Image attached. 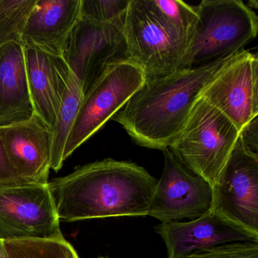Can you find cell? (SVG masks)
<instances>
[{"label": "cell", "instance_id": "cell-1", "mask_svg": "<svg viewBox=\"0 0 258 258\" xmlns=\"http://www.w3.org/2000/svg\"><path fill=\"white\" fill-rule=\"evenodd\" d=\"M158 179L135 163L106 158L48 182L60 220L146 217Z\"/></svg>", "mask_w": 258, "mask_h": 258}, {"label": "cell", "instance_id": "cell-2", "mask_svg": "<svg viewBox=\"0 0 258 258\" xmlns=\"http://www.w3.org/2000/svg\"><path fill=\"white\" fill-rule=\"evenodd\" d=\"M235 55L146 79L113 119L140 146L169 149L208 83Z\"/></svg>", "mask_w": 258, "mask_h": 258}, {"label": "cell", "instance_id": "cell-3", "mask_svg": "<svg viewBox=\"0 0 258 258\" xmlns=\"http://www.w3.org/2000/svg\"><path fill=\"white\" fill-rule=\"evenodd\" d=\"M179 69L200 67L242 50L256 37L258 18L241 0H203Z\"/></svg>", "mask_w": 258, "mask_h": 258}, {"label": "cell", "instance_id": "cell-4", "mask_svg": "<svg viewBox=\"0 0 258 258\" xmlns=\"http://www.w3.org/2000/svg\"><path fill=\"white\" fill-rule=\"evenodd\" d=\"M239 134L227 117L201 97L168 149L187 169L213 187Z\"/></svg>", "mask_w": 258, "mask_h": 258}, {"label": "cell", "instance_id": "cell-5", "mask_svg": "<svg viewBox=\"0 0 258 258\" xmlns=\"http://www.w3.org/2000/svg\"><path fill=\"white\" fill-rule=\"evenodd\" d=\"M125 14L108 23L80 19L71 32L61 58L81 83L84 96L110 69L131 61Z\"/></svg>", "mask_w": 258, "mask_h": 258}, {"label": "cell", "instance_id": "cell-6", "mask_svg": "<svg viewBox=\"0 0 258 258\" xmlns=\"http://www.w3.org/2000/svg\"><path fill=\"white\" fill-rule=\"evenodd\" d=\"M124 33L131 61L143 69L146 79L179 70L188 41L158 19L145 0H131Z\"/></svg>", "mask_w": 258, "mask_h": 258}, {"label": "cell", "instance_id": "cell-7", "mask_svg": "<svg viewBox=\"0 0 258 258\" xmlns=\"http://www.w3.org/2000/svg\"><path fill=\"white\" fill-rule=\"evenodd\" d=\"M146 80L143 69L131 61L107 72L84 96L66 142L64 161L113 118Z\"/></svg>", "mask_w": 258, "mask_h": 258}, {"label": "cell", "instance_id": "cell-8", "mask_svg": "<svg viewBox=\"0 0 258 258\" xmlns=\"http://www.w3.org/2000/svg\"><path fill=\"white\" fill-rule=\"evenodd\" d=\"M62 236L48 184L24 182L0 188L1 239H47Z\"/></svg>", "mask_w": 258, "mask_h": 258}, {"label": "cell", "instance_id": "cell-9", "mask_svg": "<svg viewBox=\"0 0 258 258\" xmlns=\"http://www.w3.org/2000/svg\"><path fill=\"white\" fill-rule=\"evenodd\" d=\"M211 210L258 235V154L240 137L213 186Z\"/></svg>", "mask_w": 258, "mask_h": 258}, {"label": "cell", "instance_id": "cell-10", "mask_svg": "<svg viewBox=\"0 0 258 258\" xmlns=\"http://www.w3.org/2000/svg\"><path fill=\"white\" fill-rule=\"evenodd\" d=\"M164 170L158 179L149 216L161 223L198 218L211 209L213 187L187 169L170 149L163 150Z\"/></svg>", "mask_w": 258, "mask_h": 258}, {"label": "cell", "instance_id": "cell-11", "mask_svg": "<svg viewBox=\"0 0 258 258\" xmlns=\"http://www.w3.org/2000/svg\"><path fill=\"white\" fill-rule=\"evenodd\" d=\"M201 97L239 131L258 116V58L241 50L208 83Z\"/></svg>", "mask_w": 258, "mask_h": 258}, {"label": "cell", "instance_id": "cell-12", "mask_svg": "<svg viewBox=\"0 0 258 258\" xmlns=\"http://www.w3.org/2000/svg\"><path fill=\"white\" fill-rule=\"evenodd\" d=\"M155 230L165 243L168 258L182 257L229 243L258 242V235L211 209L190 221L159 223Z\"/></svg>", "mask_w": 258, "mask_h": 258}, {"label": "cell", "instance_id": "cell-13", "mask_svg": "<svg viewBox=\"0 0 258 258\" xmlns=\"http://www.w3.org/2000/svg\"><path fill=\"white\" fill-rule=\"evenodd\" d=\"M7 158L22 181L48 184L51 170L52 132L34 114L30 120L0 127Z\"/></svg>", "mask_w": 258, "mask_h": 258}, {"label": "cell", "instance_id": "cell-14", "mask_svg": "<svg viewBox=\"0 0 258 258\" xmlns=\"http://www.w3.org/2000/svg\"><path fill=\"white\" fill-rule=\"evenodd\" d=\"M81 0H37L22 35L23 45L61 57L66 41L81 19Z\"/></svg>", "mask_w": 258, "mask_h": 258}, {"label": "cell", "instance_id": "cell-15", "mask_svg": "<svg viewBox=\"0 0 258 258\" xmlns=\"http://www.w3.org/2000/svg\"><path fill=\"white\" fill-rule=\"evenodd\" d=\"M35 114L27 79L23 44L0 46V127L30 120Z\"/></svg>", "mask_w": 258, "mask_h": 258}, {"label": "cell", "instance_id": "cell-16", "mask_svg": "<svg viewBox=\"0 0 258 258\" xmlns=\"http://www.w3.org/2000/svg\"><path fill=\"white\" fill-rule=\"evenodd\" d=\"M27 79L34 112L52 132L59 111L58 81L52 55L23 45Z\"/></svg>", "mask_w": 258, "mask_h": 258}, {"label": "cell", "instance_id": "cell-17", "mask_svg": "<svg viewBox=\"0 0 258 258\" xmlns=\"http://www.w3.org/2000/svg\"><path fill=\"white\" fill-rule=\"evenodd\" d=\"M58 81L59 111L52 130L51 169L58 171L64 164L63 153L68 137L84 98L82 85L61 57L53 56Z\"/></svg>", "mask_w": 258, "mask_h": 258}, {"label": "cell", "instance_id": "cell-18", "mask_svg": "<svg viewBox=\"0 0 258 258\" xmlns=\"http://www.w3.org/2000/svg\"><path fill=\"white\" fill-rule=\"evenodd\" d=\"M8 258H80L64 238L4 240Z\"/></svg>", "mask_w": 258, "mask_h": 258}, {"label": "cell", "instance_id": "cell-19", "mask_svg": "<svg viewBox=\"0 0 258 258\" xmlns=\"http://www.w3.org/2000/svg\"><path fill=\"white\" fill-rule=\"evenodd\" d=\"M148 8L189 43L198 22L196 7L180 0H145Z\"/></svg>", "mask_w": 258, "mask_h": 258}, {"label": "cell", "instance_id": "cell-20", "mask_svg": "<svg viewBox=\"0 0 258 258\" xmlns=\"http://www.w3.org/2000/svg\"><path fill=\"white\" fill-rule=\"evenodd\" d=\"M37 0H0V46L22 43V35Z\"/></svg>", "mask_w": 258, "mask_h": 258}, {"label": "cell", "instance_id": "cell-21", "mask_svg": "<svg viewBox=\"0 0 258 258\" xmlns=\"http://www.w3.org/2000/svg\"><path fill=\"white\" fill-rule=\"evenodd\" d=\"M131 0H81V19L108 23L122 17Z\"/></svg>", "mask_w": 258, "mask_h": 258}, {"label": "cell", "instance_id": "cell-22", "mask_svg": "<svg viewBox=\"0 0 258 258\" xmlns=\"http://www.w3.org/2000/svg\"><path fill=\"white\" fill-rule=\"evenodd\" d=\"M179 258H258V242L229 243Z\"/></svg>", "mask_w": 258, "mask_h": 258}, {"label": "cell", "instance_id": "cell-23", "mask_svg": "<svg viewBox=\"0 0 258 258\" xmlns=\"http://www.w3.org/2000/svg\"><path fill=\"white\" fill-rule=\"evenodd\" d=\"M24 182H25L18 176L10 164L0 137V188Z\"/></svg>", "mask_w": 258, "mask_h": 258}, {"label": "cell", "instance_id": "cell-24", "mask_svg": "<svg viewBox=\"0 0 258 258\" xmlns=\"http://www.w3.org/2000/svg\"><path fill=\"white\" fill-rule=\"evenodd\" d=\"M239 137L246 146L254 153L258 152L257 117L252 119L240 131Z\"/></svg>", "mask_w": 258, "mask_h": 258}, {"label": "cell", "instance_id": "cell-25", "mask_svg": "<svg viewBox=\"0 0 258 258\" xmlns=\"http://www.w3.org/2000/svg\"><path fill=\"white\" fill-rule=\"evenodd\" d=\"M0 258H8L7 257L5 247H4V240L1 239V238H0Z\"/></svg>", "mask_w": 258, "mask_h": 258}, {"label": "cell", "instance_id": "cell-26", "mask_svg": "<svg viewBox=\"0 0 258 258\" xmlns=\"http://www.w3.org/2000/svg\"><path fill=\"white\" fill-rule=\"evenodd\" d=\"M99 258H108V257H103V256H102V257H99Z\"/></svg>", "mask_w": 258, "mask_h": 258}]
</instances>
